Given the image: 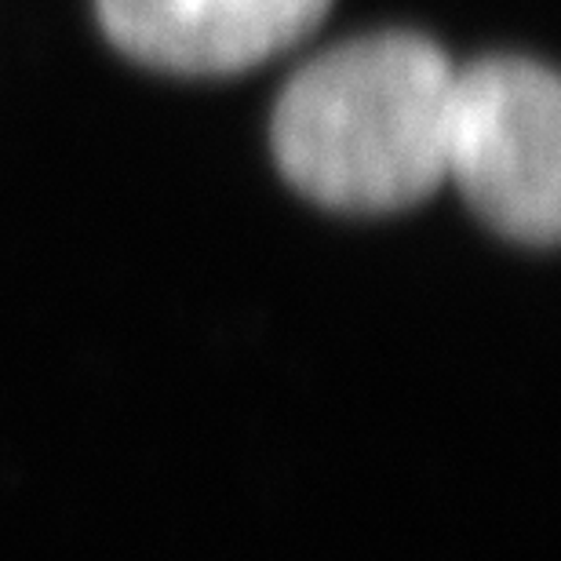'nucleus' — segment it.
<instances>
[{
    "label": "nucleus",
    "mask_w": 561,
    "mask_h": 561,
    "mask_svg": "<svg viewBox=\"0 0 561 561\" xmlns=\"http://www.w3.org/2000/svg\"><path fill=\"white\" fill-rule=\"evenodd\" d=\"M445 179L503 238L551 249L561 227L558 77L522 55H492L456 70Z\"/></svg>",
    "instance_id": "nucleus-2"
},
{
    "label": "nucleus",
    "mask_w": 561,
    "mask_h": 561,
    "mask_svg": "<svg viewBox=\"0 0 561 561\" xmlns=\"http://www.w3.org/2000/svg\"><path fill=\"white\" fill-rule=\"evenodd\" d=\"M332 0H99L128 59L183 77L244 73L318 30Z\"/></svg>",
    "instance_id": "nucleus-3"
},
{
    "label": "nucleus",
    "mask_w": 561,
    "mask_h": 561,
    "mask_svg": "<svg viewBox=\"0 0 561 561\" xmlns=\"http://www.w3.org/2000/svg\"><path fill=\"white\" fill-rule=\"evenodd\" d=\"M456 66L416 33H373L310 59L274 110L280 175L313 205L390 216L445 183Z\"/></svg>",
    "instance_id": "nucleus-1"
}]
</instances>
